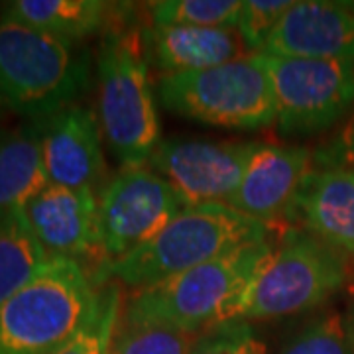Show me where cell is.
<instances>
[{"mask_svg": "<svg viewBox=\"0 0 354 354\" xmlns=\"http://www.w3.org/2000/svg\"><path fill=\"white\" fill-rule=\"evenodd\" d=\"M270 227L223 203L185 207L152 241L102 268V278L146 290L197 266L268 241Z\"/></svg>", "mask_w": 354, "mask_h": 354, "instance_id": "1", "label": "cell"}, {"mask_svg": "<svg viewBox=\"0 0 354 354\" xmlns=\"http://www.w3.org/2000/svg\"><path fill=\"white\" fill-rule=\"evenodd\" d=\"M97 116L102 138L122 167L148 164L162 140L138 26H113L104 34L97 59Z\"/></svg>", "mask_w": 354, "mask_h": 354, "instance_id": "2", "label": "cell"}, {"mask_svg": "<svg viewBox=\"0 0 354 354\" xmlns=\"http://www.w3.org/2000/svg\"><path fill=\"white\" fill-rule=\"evenodd\" d=\"M274 250L270 241L244 246L213 262L134 291L122 304L120 321L153 325L199 335L225 323L228 309L239 299Z\"/></svg>", "mask_w": 354, "mask_h": 354, "instance_id": "3", "label": "cell"}, {"mask_svg": "<svg viewBox=\"0 0 354 354\" xmlns=\"http://www.w3.org/2000/svg\"><path fill=\"white\" fill-rule=\"evenodd\" d=\"M351 279V258L304 228H291L225 321H270L304 315L333 299Z\"/></svg>", "mask_w": 354, "mask_h": 354, "instance_id": "4", "label": "cell"}, {"mask_svg": "<svg viewBox=\"0 0 354 354\" xmlns=\"http://www.w3.org/2000/svg\"><path fill=\"white\" fill-rule=\"evenodd\" d=\"M88 57L77 44L0 14V102L6 111L41 120L83 95Z\"/></svg>", "mask_w": 354, "mask_h": 354, "instance_id": "5", "label": "cell"}, {"mask_svg": "<svg viewBox=\"0 0 354 354\" xmlns=\"http://www.w3.org/2000/svg\"><path fill=\"white\" fill-rule=\"evenodd\" d=\"M99 297L85 268L51 256L22 290L0 304V354H50L71 339Z\"/></svg>", "mask_w": 354, "mask_h": 354, "instance_id": "6", "label": "cell"}, {"mask_svg": "<svg viewBox=\"0 0 354 354\" xmlns=\"http://www.w3.org/2000/svg\"><path fill=\"white\" fill-rule=\"evenodd\" d=\"M158 97L169 113L227 130L276 127V99L258 55L211 69L158 77Z\"/></svg>", "mask_w": 354, "mask_h": 354, "instance_id": "7", "label": "cell"}, {"mask_svg": "<svg viewBox=\"0 0 354 354\" xmlns=\"http://www.w3.org/2000/svg\"><path fill=\"white\" fill-rule=\"evenodd\" d=\"M258 57L274 88L279 136L309 138L353 113L354 62Z\"/></svg>", "mask_w": 354, "mask_h": 354, "instance_id": "8", "label": "cell"}, {"mask_svg": "<svg viewBox=\"0 0 354 354\" xmlns=\"http://www.w3.org/2000/svg\"><path fill=\"white\" fill-rule=\"evenodd\" d=\"M183 209L174 187L148 165L122 167L99 191V252L104 264L152 241Z\"/></svg>", "mask_w": 354, "mask_h": 354, "instance_id": "9", "label": "cell"}, {"mask_svg": "<svg viewBox=\"0 0 354 354\" xmlns=\"http://www.w3.org/2000/svg\"><path fill=\"white\" fill-rule=\"evenodd\" d=\"M258 144L242 140H162L146 165L174 187L185 207L228 205L241 187Z\"/></svg>", "mask_w": 354, "mask_h": 354, "instance_id": "10", "label": "cell"}, {"mask_svg": "<svg viewBox=\"0 0 354 354\" xmlns=\"http://www.w3.org/2000/svg\"><path fill=\"white\" fill-rule=\"evenodd\" d=\"M36 127L48 181L97 193L106 174L104 138L97 113L81 104H69L51 116L36 120Z\"/></svg>", "mask_w": 354, "mask_h": 354, "instance_id": "11", "label": "cell"}, {"mask_svg": "<svg viewBox=\"0 0 354 354\" xmlns=\"http://www.w3.org/2000/svg\"><path fill=\"white\" fill-rule=\"evenodd\" d=\"M315 169L313 152L304 146L260 142L230 207L266 227L293 218L305 181Z\"/></svg>", "mask_w": 354, "mask_h": 354, "instance_id": "12", "label": "cell"}, {"mask_svg": "<svg viewBox=\"0 0 354 354\" xmlns=\"http://www.w3.org/2000/svg\"><path fill=\"white\" fill-rule=\"evenodd\" d=\"M256 55L354 62V2L295 0Z\"/></svg>", "mask_w": 354, "mask_h": 354, "instance_id": "13", "label": "cell"}, {"mask_svg": "<svg viewBox=\"0 0 354 354\" xmlns=\"http://www.w3.org/2000/svg\"><path fill=\"white\" fill-rule=\"evenodd\" d=\"M24 218L50 256L79 262L99 252V195L48 183L24 207Z\"/></svg>", "mask_w": 354, "mask_h": 354, "instance_id": "14", "label": "cell"}, {"mask_svg": "<svg viewBox=\"0 0 354 354\" xmlns=\"http://www.w3.org/2000/svg\"><path fill=\"white\" fill-rule=\"evenodd\" d=\"M142 36L148 64L162 75L203 71L250 55L236 30L148 24Z\"/></svg>", "mask_w": 354, "mask_h": 354, "instance_id": "15", "label": "cell"}, {"mask_svg": "<svg viewBox=\"0 0 354 354\" xmlns=\"http://www.w3.org/2000/svg\"><path fill=\"white\" fill-rule=\"evenodd\" d=\"M291 221L354 260V167H315Z\"/></svg>", "mask_w": 354, "mask_h": 354, "instance_id": "16", "label": "cell"}, {"mask_svg": "<svg viewBox=\"0 0 354 354\" xmlns=\"http://www.w3.org/2000/svg\"><path fill=\"white\" fill-rule=\"evenodd\" d=\"M118 4L104 0H10L0 14L38 28L55 38L79 44L101 30L113 28Z\"/></svg>", "mask_w": 354, "mask_h": 354, "instance_id": "17", "label": "cell"}, {"mask_svg": "<svg viewBox=\"0 0 354 354\" xmlns=\"http://www.w3.org/2000/svg\"><path fill=\"white\" fill-rule=\"evenodd\" d=\"M48 183L36 120L0 130V218L24 213L28 201Z\"/></svg>", "mask_w": 354, "mask_h": 354, "instance_id": "18", "label": "cell"}, {"mask_svg": "<svg viewBox=\"0 0 354 354\" xmlns=\"http://www.w3.org/2000/svg\"><path fill=\"white\" fill-rule=\"evenodd\" d=\"M51 256L32 228L24 213L0 218V304L36 278Z\"/></svg>", "mask_w": 354, "mask_h": 354, "instance_id": "19", "label": "cell"}, {"mask_svg": "<svg viewBox=\"0 0 354 354\" xmlns=\"http://www.w3.org/2000/svg\"><path fill=\"white\" fill-rule=\"evenodd\" d=\"M146 8L150 26L236 30L242 0H156Z\"/></svg>", "mask_w": 354, "mask_h": 354, "instance_id": "20", "label": "cell"}, {"mask_svg": "<svg viewBox=\"0 0 354 354\" xmlns=\"http://www.w3.org/2000/svg\"><path fill=\"white\" fill-rule=\"evenodd\" d=\"M276 354H353L346 315L337 309L319 311L291 330Z\"/></svg>", "mask_w": 354, "mask_h": 354, "instance_id": "21", "label": "cell"}, {"mask_svg": "<svg viewBox=\"0 0 354 354\" xmlns=\"http://www.w3.org/2000/svg\"><path fill=\"white\" fill-rule=\"evenodd\" d=\"M122 311V297L114 286L99 291L91 313L71 339L50 354H109Z\"/></svg>", "mask_w": 354, "mask_h": 354, "instance_id": "22", "label": "cell"}, {"mask_svg": "<svg viewBox=\"0 0 354 354\" xmlns=\"http://www.w3.org/2000/svg\"><path fill=\"white\" fill-rule=\"evenodd\" d=\"M197 335L153 325H130L118 319L109 354H189Z\"/></svg>", "mask_w": 354, "mask_h": 354, "instance_id": "23", "label": "cell"}, {"mask_svg": "<svg viewBox=\"0 0 354 354\" xmlns=\"http://www.w3.org/2000/svg\"><path fill=\"white\" fill-rule=\"evenodd\" d=\"M189 354H270V351L256 323L225 321L199 333Z\"/></svg>", "mask_w": 354, "mask_h": 354, "instance_id": "24", "label": "cell"}, {"mask_svg": "<svg viewBox=\"0 0 354 354\" xmlns=\"http://www.w3.org/2000/svg\"><path fill=\"white\" fill-rule=\"evenodd\" d=\"M293 0H242L236 32L250 55L264 50Z\"/></svg>", "mask_w": 354, "mask_h": 354, "instance_id": "25", "label": "cell"}, {"mask_svg": "<svg viewBox=\"0 0 354 354\" xmlns=\"http://www.w3.org/2000/svg\"><path fill=\"white\" fill-rule=\"evenodd\" d=\"M315 167H354V109L341 128L313 152Z\"/></svg>", "mask_w": 354, "mask_h": 354, "instance_id": "26", "label": "cell"}, {"mask_svg": "<svg viewBox=\"0 0 354 354\" xmlns=\"http://www.w3.org/2000/svg\"><path fill=\"white\" fill-rule=\"evenodd\" d=\"M346 325H348V337H351V346L354 354V304L351 305L348 313H346Z\"/></svg>", "mask_w": 354, "mask_h": 354, "instance_id": "27", "label": "cell"}, {"mask_svg": "<svg viewBox=\"0 0 354 354\" xmlns=\"http://www.w3.org/2000/svg\"><path fill=\"white\" fill-rule=\"evenodd\" d=\"M4 111H6V109H4V106H2V102H0V122H2V116H4Z\"/></svg>", "mask_w": 354, "mask_h": 354, "instance_id": "28", "label": "cell"}, {"mask_svg": "<svg viewBox=\"0 0 354 354\" xmlns=\"http://www.w3.org/2000/svg\"><path fill=\"white\" fill-rule=\"evenodd\" d=\"M353 264H354V260H353Z\"/></svg>", "mask_w": 354, "mask_h": 354, "instance_id": "29", "label": "cell"}]
</instances>
